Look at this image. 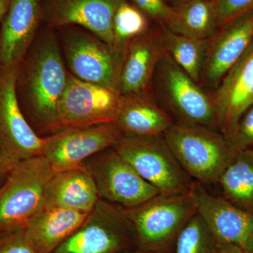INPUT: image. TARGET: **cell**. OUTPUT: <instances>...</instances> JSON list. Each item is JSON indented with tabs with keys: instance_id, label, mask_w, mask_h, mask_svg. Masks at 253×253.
<instances>
[{
	"instance_id": "obj_1",
	"label": "cell",
	"mask_w": 253,
	"mask_h": 253,
	"mask_svg": "<svg viewBox=\"0 0 253 253\" xmlns=\"http://www.w3.org/2000/svg\"><path fill=\"white\" fill-rule=\"evenodd\" d=\"M61 49L56 30L45 26L18 66V97L43 131H60L58 109L69 76Z\"/></svg>"
},
{
	"instance_id": "obj_2",
	"label": "cell",
	"mask_w": 253,
	"mask_h": 253,
	"mask_svg": "<svg viewBox=\"0 0 253 253\" xmlns=\"http://www.w3.org/2000/svg\"><path fill=\"white\" fill-rule=\"evenodd\" d=\"M53 174L43 156L10 168L0 187V238L26 230L44 209V190Z\"/></svg>"
},
{
	"instance_id": "obj_3",
	"label": "cell",
	"mask_w": 253,
	"mask_h": 253,
	"mask_svg": "<svg viewBox=\"0 0 253 253\" xmlns=\"http://www.w3.org/2000/svg\"><path fill=\"white\" fill-rule=\"evenodd\" d=\"M123 209L141 251L152 252H163L199 212L194 186L188 192L159 194L136 207Z\"/></svg>"
},
{
	"instance_id": "obj_4",
	"label": "cell",
	"mask_w": 253,
	"mask_h": 253,
	"mask_svg": "<svg viewBox=\"0 0 253 253\" xmlns=\"http://www.w3.org/2000/svg\"><path fill=\"white\" fill-rule=\"evenodd\" d=\"M164 139L178 162L201 184L217 183L238 151L217 129L174 124Z\"/></svg>"
},
{
	"instance_id": "obj_5",
	"label": "cell",
	"mask_w": 253,
	"mask_h": 253,
	"mask_svg": "<svg viewBox=\"0 0 253 253\" xmlns=\"http://www.w3.org/2000/svg\"><path fill=\"white\" fill-rule=\"evenodd\" d=\"M154 85L174 124L218 130L212 94L191 79L167 52L158 63Z\"/></svg>"
},
{
	"instance_id": "obj_6",
	"label": "cell",
	"mask_w": 253,
	"mask_h": 253,
	"mask_svg": "<svg viewBox=\"0 0 253 253\" xmlns=\"http://www.w3.org/2000/svg\"><path fill=\"white\" fill-rule=\"evenodd\" d=\"M113 149L161 194L188 192L191 180L174 156L164 136H123Z\"/></svg>"
},
{
	"instance_id": "obj_7",
	"label": "cell",
	"mask_w": 253,
	"mask_h": 253,
	"mask_svg": "<svg viewBox=\"0 0 253 253\" xmlns=\"http://www.w3.org/2000/svg\"><path fill=\"white\" fill-rule=\"evenodd\" d=\"M58 30L70 73L81 81L118 89L123 56L85 29L67 26Z\"/></svg>"
},
{
	"instance_id": "obj_8",
	"label": "cell",
	"mask_w": 253,
	"mask_h": 253,
	"mask_svg": "<svg viewBox=\"0 0 253 253\" xmlns=\"http://www.w3.org/2000/svg\"><path fill=\"white\" fill-rule=\"evenodd\" d=\"M18 71V66L0 68V158L8 172L16 163L42 156L45 144L21 111Z\"/></svg>"
},
{
	"instance_id": "obj_9",
	"label": "cell",
	"mask_w": 253,
	"mask_h": 253,
	"mask_svg": "<svg viewBox=\"0 0 253 253\" xmlns=\"http://www.w3.org/2000/svg\"><path fill=\"white\" fill-rule=\"evenodd\" d=\"M132 236L123 208L99 200L85 222L52 253H117Z\"/></svg>"
},
{
	"instance_id": "obj_10",
	"label": "cell",
	"mask_w": 253,
	"mask_h": 253,
	"mask_svg": "<svg viewBox=\"0 0 253 253\" xmlns=\"http://www.w3.org/2000/svg\"><path fill=\"white\" fill-rule=\"evenodd\" d=\"M123 137L116 122L61 129L45 137L42 156L54 173L83 167L94 154L114 147Z\"/></svg>"
},
{
	"instance_id": "obj_11",
	"label": "cell",
	"mask_w": 253,
	"mask_h": 253,
	"mask_svg": "<svg viewBox=\"0 0 253 253\" xmlns=\"http://www.w3.org/2000/svg\"><path fill=\"white\" fill-rule=\"evenodd\" d=\"M121 101L118 89L81 81L69 72L58 109L60 130L116 122Z\"/></svg>"
},
{
	"instance_id": "obj_12",
	"label": "cell",
	"mask_w": 253,
	"mask_h": 253,
	"mask_svg": "<svg viewBox=\"0 0 253 253\" xmlns=\"http://www.w3.org/2000/svg\"><path fill=\"white\" fill-rule=\"evenodd\" d=\"M84 166L94 179L100 199L110 204L136 207L160 194L113 148L91 158Z\"/></svg>"
},
{
	"instance_id": "obj_13",
	"label": "cell",
	"mask_w": 253,
	"mask_h": 253,
	"mask_svg": "<svg viewBox=\"0 0 253 253\" xmlns=\"http://www.w3.org/2000/svg\"><path fill=\"white\" fill-rule=\"evenodd\" d=\"M253 42V9L218 28L208 39L200 86L215 90Z\"/></svg>"
},
{
	"instance_id": "obj_14",
	"label": "cell",
	"mask_w": 253,
	"mask_h": 253,
	"mask_svg": "<svg viewBox=\"0 0 253 253\" xmlns=\"http://www.w3.org/2000/svg\"><path fill=\"white\" fill-rule=\"evenodd\" d=\"M121 0H42V23L52 29L77 26L112 46L115 12Z\"/></svg>"
},
{
	"instance_id": "obj_15",
	"label": "cell",
	"mask_w": 253,
	"mask_h": 253,
	"mask_svg": "<svg viewBox=\"0 0 253 253\" xmlns=\"http://www.w3.org/2000/svg\"><path fill=\"white\" fill-rule=\"evenodd\" d=\"M163 26L154 23L126 48L118 90L121 96L154 95V80L160 60L166 53Z\"/></svg>"
},
{
	"instance_id": "obj_16",
	"label": "cell",
	"mask_w": 253,
	"mask_h": 253,
	"mask_svg": "<svg viewBox=\"0 0 253 253\" xmlns=\"http://www.w3.org/2000/svg\"><path fill=\"white\" fill-rule=\"evenodd\" d=\"M0 29V68L19 66L42 23V0H9Z\"/></svg>"
},
{
	"instance_id": "obj_17",
	"label": "cell",
	"mask_w": 253,
	"mask_h": 253,
	"mask_svg": "<svg viewBox=\"0 0 253 253\" xmlns=\"http://www.w3.org/2000/svg\"><path fill=\"white\" fill-rule=\"evenodd\" d=\"M218 130L230 134L253 104V42L212 94Z\"/></svg>"
},
{
	"instance_id": "obj_18",
	"label": "cell",
	"mask_w": 253,
	"mask_h": 253,
	"mask_svg": "<svg viewBox=\"0 0 253 253\" xmlns=\"http://www.w3.org/2000/svg\"><path fill=\"white\" fill-rule=\"evenodd\" d=\"M194 189L199 214L219 243L236 245L244 253H253V212L208 194L196 183Z\"/></svg>"
},
{
	"instance_id": "obj_19",
	"label": "cell",
	"mask_w": 253,
	"mask_h": 253,
	"mask_svg": "<svg viewBox=\"0 0 253 253\" xmlns=\"http://www.w3.org/2000/svg\"><path fill=\"white\" fill-rule=\"evenodd\" d=\"M100 200L85 166L54 173L44 190V208H64L90 213Z\"/></svg>"
},
{
	"instance_id": "obj_20",
	"label": "cell",
	"mask_w": 253,
	"mask_h": 253,
	"mask_svg": "<svg viewBox=\"0 0 253 253\" xmlns=\"http://www.w3.org/2000/svg\"><path fill=\"white\" fill-rule=\"evenodd\" d=\"M116 123L123 136L134 137L164 136L174 124L154 95L121 96Z\"/></svg>"
},
{
	"instance_id": "obj_21",
	"label": "cell",
	"mask_w": 253,
	"mask_h": 253,
	"mask_svg": "<svg viewBox=\"0 0 253 253\" xmlns=\"http://www.w3.org/2000/svg\"><path fill=\"white\" fill-rule=\"evenodd\" d=\"M90 213L44 208L24 231L25 234L37 253H52L85 222Z\"/></svg>"
},
{
	"instance_id": "obj_22",
	"label": "cell",
	"mask_w": 253,
	"mask_h": 253,
	"mask_svg": "<svg viewBox=\"0 0 253 253\" xmlns=\"http://www.w3.org/2000/svg\"><path fill=\"white\" fill-rule=\"evenodd\" d=\"M173 6V15L166 26L176 34L207 40L219 28L212 0H185Z\"/></svg>"
},
{
	"instance_id": "obj_23",
	"label": "cell",
	"mask_w": 253,
	"mask_h": 253,
	"mask_svg": "<svg viewBox=\"0 0 253 253\" xmlns=\"http://www.w3.org/2000/svg\"><path fill=\"white\" fill-rule=\"evenodd\" d=\"M217 183L224 199L253 212V149L238 151Z\"/></svg>"
},
{
	"instance_id": "obj_24",
	"label": "cell",
	"mask_w": 253,
	"mask_h": 253,
	"mask_svg": "<svg viewBox=\"0 0 253 253\" xmlns=\"http://www.w3.org/2000/svg\"><path fill=\"white\" fill-rule=\"evenodd\" d=\"M165 49L174 62L200 84L208 39L200 40L176 34L163 26Z\"/></svg>"
},
{
	"instance_id": "obj_25",
	"label": "cell",
	"mask_w": 253,
	"mask_h": 253,
	"mask_svg": "<svg viewBox=\"0 0 253 253\" xmlns=\"http://www.w3.org/2000/svg\"><path fill=\"white\" fill-rule=\"evenodd\" d=\"M154 25L135 5L128 0H121L113 18V49L124 59L129 43L147 33Z\"/></svg>"
},
{
	"instance_id": "obj_26",
	"label": "cell",
	"mask_w": 253,
	"mask_h": 253,
	"mask_svg": "<svg viewBox=\"0 0 253 253\" xmlns=\"http://www.w3.org/2000/svg\"><path fill=\"white\" fill-rule=\"evenodd\" d=\"M219 241L198 212L176 239L175 253H217Z\"/></svg>"
},
{
	"instance_id": "obj_27",
	"label": "cell",
	"mask_w": 253,
	"mask_h": 253,
	"mask_svg": "<svg viewBox=\"0 0 253 253\" xmlns=\"http://www.w3.org/2000/svg\"><path fill=\"white\" fill-rule=\"evenodd\" d=\"M226 137L237 151L253 149V104L245 111L230 134Z\"/></svg>"
},
{
	"instance_id": "obj_28",
	"label": "cell",
	"mask_w": 253,
	"mask_h": 253,
	"mask_svg": "<svg viewBox=\"0 0 253 253\" xmlns=\"http://www.w3.org/2000/svg\"><path fill=\"white\" fill-rule=\"evenodd\" d=\"M219 28L253 9V0H212Z\"/></svg>"
},
{
	"instance_id": "obj_29",
	"label": "cell",
	"mask_w": 253,
	"mask_h": 253,
	"mask_svg": "<svg viewBox=\"0 0 253 253\" xmlns=\"http://www.w3.org/2000/svg\"><path fill=\"white\" fill-rule=\"evenodd\" d=\"M154 23L166 26L173 15V6L167 0H128Z\"/></svg>"
},
{
	"instance_id": "obj_30",
	"label": "cell",
	"mask_w": 253,
	"mask_h": 253,
	"mask_svg": "<svg viewBox=\"0 0 253 253\" xmlns=\"http://www.w3.org/2000/svg\"><path fill=\"white\" fill-rule=\"evenodd\" d=\"M0 253H37L22 231L0 238Z\"/></svg>"
},
{
	"instance_id": "obj_31",
	"label": "cell",
	"mask_w": 253,
	"mask_h": 253,
	"mask_svg": "<svg viewBox=\"0 0 253 253\" xmlns=\"http://www.w3.org/2000/svg\"><path fill=\"white\" fill-rule=\"evenodd\" d=\"M217 253H244L239 246L231 244L219 243Z\"/></svg>"
},
{
	"instance_id": "obj_32",
	"label": "cell",
	"mask_w": 253,
	"mask_h": 253,
	"mask_svg": "<svg viewBox=\"0 0 253 253\" xmlns=\"http://www.w3.org/2000/svg\"><path fill=\"white\" fill-rule=\"evenodd\" d=\"M9 0H0V22L2 21L9 6Z\"/></svg>"
},
{
	"instance_id": "obj_33",
	"label": "cell",
	"mask_w": 253,
	"mask_h": 253,
	"mask_svg": "<svg viewBox=\"0 0 253 253\" xmlns=\"http://www.w3.org/2000/svg\"><path fill=\"white\" fill-rule=\"evenodd\" d=\"M8 171L4 167V164L1 162V158H0V179L2 177L3 175L7 174Z\"/></svg>"
},
{
	"instance_id": "obj_34",
	"label": "cell",
	"mask_w": 253,
	"mask_h": 253,
	"mask_svg": "<svg viewBox=\"0 0 253 253\" xmlns=\"http://www.w3.org/2000/svg\"><path fill=\"white\" fill-rule=\"evenodd\" d=\"M169 4L174 6V5L179 4V3L182 2V1H185V0H167Z\"/></svg>"
},
{
	"instance_id": "obj_35",
	"label": "cell",
	"mask_w": 253,
	"mask_h": 253,
	"mask_svg": "<svg viewBox=\"0 0 253 253\" xmlns=\"http://www.w3.org/2000/svg\"><path fill=\"white\" fill-rule=\"evenodd\" d=\"M131 253H163V252H152V251H139V252Z\"/></svg>"
}]
</instances>
